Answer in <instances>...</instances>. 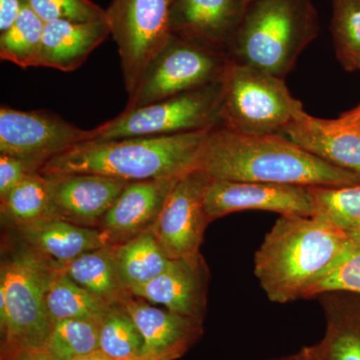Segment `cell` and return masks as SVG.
I'll return each mask as SVG.
<instances>
[{
  "label": "cell",
  "instance_id": "cell-9",
  "mask_svg": "<svg viewBox=\"0 0 360 360\" xmlns=\"http://www.w3.org/2000/svg\"><path fill=\"white\" fill-rule=\"evenodd\" d=\"M174 0H112L105 20L122 65L129 97L146 68L172 37L169 13Z\"/></svg>",
  "mask_w": 360,
  "mask_h": 360
},
{
  "label": "cell",
  "instance_id": "cell-20",
  "mask_svg": "<svg viewBox=\"0 0 360 360\" xmlns=\"http://www.w3.org/2000/svg\"><path fill=\"white\" fill-rule=\"evenodd\" d=\"M108 37L110 30L105 18L45 23L40 66L63 72L77 70Z\"/></svg>",
  "mask_w": 360,
  "mask_h": 360
},
{
  "label": "cell",
  "instance_id": "cell-39",
  "mask_svg": "<svg viewBox=\"0 0 360 360\" xmlns=\"http://www.w3.org/2000/svg\"><path fill=\"white\" fill-rule=\"evenodd\" d=\"M77 360H112L110 359V357L106 356L103 352H101V350H97V352H94V354L85 355V356L80 357V359H77Z\"/></svg>",
  "mask_w": 360,
  "mask_h": 360
},
{
  "label": "cell",
  "instance_id": "cell-26",
  "mask_svg": "<svg viewBox=\"0 0 360 360\" xmlns=\"http://www.w3.org/2000/svg\"><path fill=\"white\" fill-rule=\"evenodd\" d=\"M45 23L27 6L6 32L0 33V58L21 68H39Z\"/></svg>",
  "mask_w": 360,
  "mask_h": 360
},
{
  "label": "cell",
  "instance_id": "cell-27",
  "mask_svg": "<svg viewBox=\"0 0 360 360\" xmlns=\"http://www.w3.org/2000/svg\"><path fill=\"white\" fill-rule=\"evenodd\" d=\"M314 217L335 225L348 236L360 232V184L309 186Z\"/></svg>",
  "mask_w": 360,
  "mask_h": 360
},
{
  "label": "cell",
  "instance_id": "cell-5",
  "mask_svg": "<svg viewBox=\"0 0 360 360\" xmlns=\"http://www.w3.org/2000/svg\"><path fill=\"white\" fill-rule=\"evenodd\" d=\"M58 270L22 241L2 257L1 355L44 349L54 326L47 309V292Z\"/></svg>",
  "mask_w": 360,
  "mask_h": 360
},
{
  "label": "cell",
  "instance_id": "cell-32",
  "mask_svg": "<svg viewBox=\"0 0 360 360\" xmlns=\"http://www.w3.org/2000/svg\"><path fill=\"white\" fill-rule=\"evenodd\" d=\"M44 23L56 20L91 21L105 18V11L92 0H25Z\"/></svg>",
  "mask_w": 360,
  "mask_h": 360
},
{
  "label": "cell",
  "instance_id": "cell-33",
  "mask_svg": "<svg viewBox=\"0 0 360 360\" xmlns=\"http://www.w3.org/2000/svg\"><path fill=\"white\" fill-rule=\"evenodd\" d=\"M34 172H39L32 163L16 156L0 155V198Z\"/></svg>",
  "mask_w": 360,
  "mask_h": 360
},
{
  "label": "cell",
  "instance_id": "cell-14",
  "mask_svg": "<svg viewBox=\"0 0 360 360\" xmlns=\"http://www.w3.org/2000/svg\"><path fill=\"white\" fill-rule=\"evenodd\" d=\"M248 0H174L170 8V32L226 52L238 32Z\"/></svg>",
  "mask_w": 360,
  "mask_h": 360
},
{
  "label": "cell",
  "instance_id": "cell-25",
  "mask_svg": "<svg viewBox=\"0 0 360 360\" xmlns=\"http://www.w3.org/2000/svg\"><path fill=\"white\" fill-rule=\"evenodd\" d=\"M0 200L2 217L15 227L46 217H56L47 180L39 172L27 175Z\"/></svg>",
  "mask_w": 360,
  "mask_h": 360
},
{
  "label": "cell",
  "instance_id": "cell-19",
  "mask_svg": "<svg viewBox=\"0 0 360 360\" xmlns=\"http://www.w3.org/2000/svg\"><path fill=\"white\" fill-rule=\"evenodd\" d=\"M144 340V355H184L202 335V322L156 309L130 295L122 303Z\"/></svg>",
  "mask_w": 360,
  "mask_h": 360
},
{
  "label": "cell",
  "instance_id": "cell-22",
  "mask_svg": "<svg viewBox=\"0 0 360 360\" xmlns=\"http://www.w3.org/2000/svg\"><path fill=\"white\" fill-rule=\"evenodd\" d=\"M115 245L84 253L60 269L85 290L111 305L122 304L131 295L123 286L117 271Z\"/></svg>",
  "mask_w": 360,
  "mask_h": 360
},
{
  "label": "cell",
  "instance_id": "cell-8",
  "mask_svg": "<svg viewBox=\"0 0 360 360\" xmlns=\"http://www.w3.org/2000/svg\"><path fill=\"white\" fill-rule=\"evenodd\" d=\"M229 59L226 52L175 37L146 68L125 110L221 82Z\"/></svg>",
  "mask_w": 360,
  "mask_h": 360
},
{
  "label": "cell",
  "instance_id": "cell-1",
  "mask_svg": "<svg viewBox=\"0 0 360 360\" xmlns=\"http://www.w3.org/2000/svg\"><path fill=\"white\" fill-rule=\"evenodd\" d=\"M195 169L212 180L304 186L360 184V175L321 160L281 134H240L222 127L208 132Z\"/></svg>",
  "mask_w": 360,
  "mask_h": 360
},
{
  "label": "cell",
  "instance_id": "cell-23",
  "mask_svg": "<svg viewBox=\"0 0 360 360\" xmlns=\"http://www.w3.org/2000/svg\"><path fill=\"white\" fill-rule=\"evenodd\" d=\"M115 252L120 281L129 292L160 276L172 262L150 231L115 245Z\"/></svg>",
  "mask_w": 360,
  "mask_h": 360
},
{
  "label": "cell",
  "instance_id": "cell-29",
  "mask_svg": "<svg viewBox=\"0 0 360 360\" xmlns=\"http://www.w3.org/2000/svg\"><path fill=\"white\" fill-rule=\"evenodd\" d=\"M99 326L84 319L56 321L45 352L53 360H77L99 350Z\"/></svg>",
  "mask_w": 360,
  "mask_h": 360
},
{
  "label": "cell",
  "instance_id": "cell-40",
  "mask_svg": "<svg viewBox=\"0 0 360 360\" xmlns=\"http://www.w3.org/2000/svg\"><path fill=\"white\" fill-rule=\"evenodd\" d=\"M349 236H350V238L359 239V240H360V232H357V233L350 234Z\"/></svg>",
  "mask_w": 360,
  "mask_h": 360
},
{
  "label": "cell",
  "instance_id": "cell-42",
  "mask_svg": "<svg viewBox=\"0 0 360 360\" xmlns=\"http://www.w3.org/2000/svg\"><path fill=\"white\" fill-rule=\"evenodd\" d=\"M248 2L252 1V0H248Z\"/></svg>",
  "mask_w": 360,
  "mask_h": 360
},
{
  "label": "cell",
  "instance_id": "cell-10",
  "mask_svg": "<svg viewBox=\"0 0 360 360\" xmlns=\"http://www.w3.org/2000/svg\"><path fill=\"white\" fill-rule=\"evenodd\" d=\"M89 130L44 110L0 108V155L16 156L41 169L54 156L86 141Z\"/></svg>",
  "mask_w": 360,
  "mask_h": 360
},
{
  "label": "cell",
  "instance_id": "cell-30",
  "mask_svg": "<svg viewBox=\"0 0 360 360\" xmlns=\"http://www.w3.org/2000/svg\"><path fill=\"white\" fill-rule=\"evenodd\" d=\"M336 58L347 72L360 70V0H331Z\"/></svg>",
  "mask_w": 360,
  "mask_h": 360
},
{
  "label": "cell",
  "instance_id": "cell-15",
  "mask_svg": "<svg viewBox=\"0 0 360 360\" xmlns=\"http://www.w3.org/2000/svg\"><path fill=\"white\" fill-rule=\"evenodd\" d=\"M45 179L56 217L84 226L103 220L129 182L92 174L49 175Z\"/></svg>",
  "mask_w": 360,
  "mask_h": 360
},
{
  "label": "cell",
  "instance_id": "cell-24",
  "mask_svg": "<svg viewBox=\"0 0 360 360\" xmlns=\"http://www.w3.org/2000/svg\"><path fill=\"white\" fill-rule=\"evenodd\" d=\"M115 305L85 290L58 269L47 292V309L52 321L84 319L101 323Z\"/></svg>",
  "mask_w": 360,
  "mask_h": 360
},
{
  "label": "cell",
  "instance_id": "cell-11",
  "mask_svg": "<svg viewBox=\"0 0 360 360\" xmlns=\"http://www.w3.org/2000/svg\"><path fill=\"white\" fill-rule=\"evenodd\" d=\"M210 177L198 169L180 177L148 229L172 259L200 253L206 226L205 194Z\"/></svg>",
  "mask_w": 360,
  "mask_h": 360
},
{
  "label": "cell",
  "instance_id": "cell-18",
  "mask_svg": "<svg viewBox=\"0 0 360 360\" xmlns=\"http://www.w3.org/2000/svg\"><path fill=\"white\" fill-rule=\"evenodd\" d=\"M179 179L129 182L101 220L103 231L113 243L148 231L155 224L168 194Z\"/></svg>",
  "mask_w": 360,
  "mask_h": 360
},
{
  "label": "cell",
  "instance_id": "cell-16",
  "mask_svg": "<svg viewBox=\"0 0 360 360\" xmlns=\"http://www.w3.org/2000/svg\"><path fill=\"white\" fill-rule=\"evenodd\" d=\"M16 229L22 243L58 269L84 253L113 245L105 231L60 217L35 220Z\"/></svg>",
  "mask_w": 360,
  "mask_h": 360
},
{
  "label": "cell",
  "instance_id": "cell-4",
  "mask_svg": "<svg viewBox=\"0 0 360 360\" xmlns=\"http://www.w3.org/2000/svg\"><path fill=\"white\" fill-rule=\"evenodd\" d=\"M319 32L311 0H252L226 53L234 63L284 79Z\"/></svg>",
  "mask_w": 360,
  "mask_h": 360
},
{
  "label": "cell",
  "instance_id": "cell-2",
  "mask_svg": "<svg viewBox=\"0 0 360 360\" xmlns=\"http://www.w3.org/2000/svg\"><path fill=\"white\" fill-rule=\"evenodd\" d=\"M348 240L347 233L321 217L281 215L255 252L253 272L270 302L309 298Z\"/></svg>",
  "mask_w": 360,
  "mask_h": 360
},
{
  "label": "cell",
  "instance_id": "cell-6",
  "mask_svg": "<svg viewBox=\"0 0 360 360\" xmlns=\"http://www.w3.org/2000/svg\"><path fill=\"white\" fill-rule=\"evenodd\" d=\"M302 110L283 78L229 61L221 79L219 127L240 134H283Z\"/></svg>",
  "mask_w": 360,
  "mask_h": 360
},
{
  "label": "cell",
  "instance_id": "cell-31",
  "mask_svg": "<svg viewBox=\"0 0 360 360\" xmlns=\"http://www.w3.org/2000/svg\"><path fill=\"white\" fill-rule=\"evenodd\" d=\"M330 292L360 295V240L350 238L328 274L310 291L309 298Z\"/></svg>",
  "mask_w": 360,
  "mask_h": 360
},
{
  "label": "cell",
  "instance_id": "cell-41",
  "mask_svg": "<svg viewBox=\"0 0 360 360\" xmlns=\"http://www.w3.org/2000/svg\"><path fill=\"white\" fill-rule=\"evenodd\" d=\"M354 125H356V127H360V122H357V123H356V124H354Z\"/></svg>",
  "mask_w": 360,
  "mask_h": 360
},
{
  "label": "cell",
  "instance_id": "cell-13",
  "mask_svg": "<svg viewBox=\"0 0 360 360\" xmlns=\"http://www.w3.org/2000/svg\"><path fill=\"white\" fill-rule=\"evenodd\" d=\"M208 269L200 253L172 259L160 276L130 291L148 302L203 322L207 298Z\"/></svg>",
  "mask_w": 360,
  "mask_h": 360
},
{
  "label": "cell",
  "instance_id": "cell-7",
  "mask_svg": "<svg viewBox=\"0 0 360 360\" xmlns=\"http://www.w3.org/2000/svg\"><path fill=\"white\" fill-rule=\"evenodd\" d=\"M220 91L221 82L135 110H124L89 130L87 141L165 136L217 129L220 127Z\"/></svg>",
  "mask_w": 360,
  "mask_h": 360
},
{
  "label": "cell",
  "instance_id": "cell-28",
  "mask_svg": "<svg viewBox=\"0 0 360 360\" xmlns=\"http://www.w3.org/2000/svg\"><path fill=\"white\" fill-rule=\"evenodd\" d=\"M99 350L112 360L144 355V340L122 304L115 305L99 326Z\"/></svg>",
  "mask_w": 360,
  "mask_h": 360
},
{
  "label": "cell",
  "instance_id": "cell-35",
  "mask_svg": "<svg viewBox=\"0 0 360 360\" xmlns=\"http://www.w3.org/2000/svg\"><path fill=\"white\" fill-rule=\"evenodd\" d=\"M269 360H328L326 359V345L323 340L315 343L314 345L304 347L298 350L295 354L288 355V356L278 357Z\"/></svg>",
  "mask_w": 360,
  "mask_h": 360
},
{
  "label": "cell",
  "instance_id": "cell-12",
  "mask_svg": "<svg viewBox=\"0 0 360 360\" xmlns=\"http://www.w3.org/2000/svg\"><path fill=\"white\" fill-rule=\"evenodd\" d=\"M205 210L210 221L243 210L302 217L314 214L309 186L232 180H210Z\"/></svg>",
  "mask_w": 360,
  "mask_h": 360
},
{
  "label": "cell",
  "instance_id": "cell-21",
  "mask_svg": "<svg viewBox=\"0 0 360 360\" xmlns=\"http://www.w3.org/2000/svg\"><path fill=\"white\" fill-rule=\"evenodd\" d=\"M326 317L323 340L328 360H360V295L317 296Z\"/></svg>",
  "mask_w": 360,
  "mask_h": 360
},
{
  "label": "cell",
  "instance_id": "cell-37",
  "mask_svg": "<svg viewBox=\"0 0 360 360\" xmlns=\"http://www.w3.org/2000/svg\"><path fill=\"white\" fill-rule=\"evenodd\" d=\"M338 122L343 124L354 125L360 122V103L352 110L341 113L340 117L336 118Z\"/></svg>",
  "mask_w": 360,
  "mask_h": 360
},
{
  "label": "cell",
  "instance_id": "cell-36",
  "mask_svg": "<svg viewBox=\"0 0 360 360\" xmlns=\"http://www.w3.org/2000/svg\"><path fill=\"white\" fill-rule=\"evenodd\" d=\"M1 360H53L45 349L16 350L9 354H2Z\"/></svg>",
  "mask_w": 360,
  "mask_h": 360
},
{
  "label": "cell",
  "instance_id": "cell-34",
  "mask_svg": "<svg viewBox=\"0 0 360 360\" xmlns=\"http://www.w3.org/2000/svg\"><path fill=\"white\" fill-rule=\"evenodd\" d=\"M25 6V0H0V33L13 25Z\"/></svg>",
  "mask_w": 360,
  "mask_h": 360
},
{
  "label": "cell",
  "instance_id": "cell-38",
  "mask_svg": "<svg viewBox=\"0 0 360 360\" xmlns=\"http://www.w3.org/2000/svg\"><path fill=\"white\" fill-rule=\"evenodd\" d=\"M181 357L179 354H165V355H156V356H151V355H143V356L139 357L132 360H175Z\"/></svg>",
  "mask_w": 360,
  "mask_h": 360
},
{
  "label": "cell",
  "instance_id": "cell-17",
  "mask_svg": "<svg viewBox=\"0 0 360 360\" xmlns=\"http://www.w3.org/2000/svg\"><path fill=\"white\" fill-rule=\"evenodd\" d=\"M321 160L360 175V127L298 113L283 132Z\"/></svg>",
  "mask_w": 360,
  "mask_h": 360
},
{
  "label": "cell",
  "instance_id": "cell-3",
  "mask_svg": "<svg viewBox=\"0 0 360 360\" xmlns=\"http://www.w3.org/2000/svg\"><path fill=\"white\" fill-rule=\"evenodd\" d=\"M210 131L84 141L47 161L39 174H92L129 182L182 177L195 169Z\"/></svg>",
  "mask_w": 360,
  "mask_h": 360
}]
</instances>
